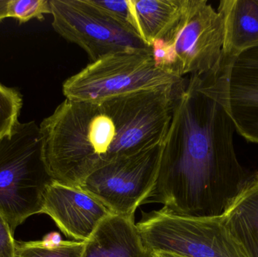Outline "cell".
<instances>
[{"label": "cell", "mask_w": 258, "mask_h": 257, "mask_svg": "<svg viewBox=\"0 0 258 257\" xmlns=\"http://www.w3.org/2000/svg\"><path fill=\"white\" fill-rule=\"evenodd\" d=\"M41 214L49 216L67 237L86 241L111 215L96 198L77 187L53 182L44 195Z\"/></svg>", "instance_id": "10"}, {"label": "cell", "mask_w": 258, "mask_h": 257, "mask_svg": "<svg viewBox=\"0 0 258 257\" xmlns=\"http://www.w3.org/2000/svg\"><path fill=\"white\" fill-rule=\"evenodd\" d=\"M0 257L15 256V241L8 223L0 216Z\"/></svg>", "instance_id": "19"}, {"label": "cell", "mask_w": 258, "mask_h": 257, "mask_svg": "<svg viewBox=\"0 0 258 257\" xmlns=\"http://www.w3.org/2000/svg\"><path fill=\"white\" fill-rule=\"evenodd\" d=\"M22 105L21 94L0 82V139L9 134L18 122Z\"/></svg>", "instance_id": "17"}, {"label": "cell", "mask_w": 258, "mask_h": 257, "mask_svg": "<svg viewBox=\"0 0 258 257\" xmlns=\"http://www.w3.org/2000/svg\"><path fill=\"white\" fill-rule=\"evenodd\" d=\"M184 0H134L142 39L151 46L177 21Z\"/></svg>", "instance_id": "14"}, {"label": "cell", "mask_w": 258, "mask_h": 257, "mask_svg": "<svg viewBox=\"0 0 258 257\" xmlns=\"http://www.w3.org/2000/svg\"><path fill=\"white\" fill-rule=\"evenodd\" d=\"M162 148L163 142L110 163L89 175L80 188L96 198L113 215L135 217L137 208L154 188Z\"/></svg>", "instance_id": "8"}, {"label": "cell", "mask_w": 258, "mask_h": 257, "mask_svg": "<svg viewBox=\"0 0 258 257\" xmlns=\"http://www.w3.org/2000/svg\"><path fill=\"white\" fill-rule=\"evenodd\" d=\"M94 7L123 27L132 34L142 39L141 29L138 24L134 0H87ZM144 42V41H143Z\"/></svg>", "instance_id": "15"}, {"label": "cell", "mask_w": 258, "mask_h": 257, "mask_svg": "<svg viewBox=\"0 0 258 257\" xmlns=\"http://www.w3.org/2000/svg\"><path fill=\"white\" fill-rule=\"evenodd\" d=\"M150 253L180 257H248L221 217H189L164 210L143 212L136 224Z\"/></svg>", "instance_id": "6"}, {"label": "cell", "mask_w": 258, "mask_h": 257, "mask_svg": "<svg viewBox=\"0 0 258 257\" xmlns=\"http://www.w3.org/2000/svg\"><path fill=\"white\" fill-rule=\"evenodd\" d=\"M42 241L50 247H57L63 244L64 241L61 239V237L58 232H53L45 235Z\"/></svg>", "instance_id": "20"}, {"label": "cell", "mask_w": 258, "mask_h": 257, "mask_svg": "<svg viewBox=\"0 0 258 257\" xmlns=\"http://www.w3.org/2000/svg\"><path fill=\"white\" fill-rule=\"evenodd\" d=\"M248 257H258V174L236 196L221 217Z\"/></svg>", "instance_id": "13"}, {"label": "cell", "mask_w": 258, "mask_h": 257, "mask_svg": "<svg viewBox=\"0 0 258 257\" xmlns=\"http://www.w3.org/2000/svg\"><path fill=\"white\" fill-rule=\"evenodd\" d=\"M185 81L101 102L65 99L39 125L53 181L80 188L98 169L162 143Z\"/></svg>", "instance_id": "2"}, {"label": "cell", "mask_w": 258, "mask_h": 257, "mask_svg": "<svg viewBox=\"0 0 258 257\" xmlns=\"http://www.w3.org/2000/svg\"><path fill=\"white\" fill-rule=\"evenodd\" d=\"M223 44L224 24L219 12L206 0H184L178 19L150 48L158 68L183 78L218 69Z\"/></svg>", "instance_id": "4"}, {"label": "cell", "mask_w": 258, "mask_h": 257, "mask_svg": "<svg viewBox=\"0 0 258 257\" xmlns=\"http://www.w3.org/2000/svg\"><path fill=\"white\" fill-rule=\"evenodd\" d=\"M85 241H66L50 247L39 241H15L16 257H81Z\"/></svg>", "instance_id": "16"}, {"label": "cell", "mask_w": 258, "mask_h": 257, "mask_svg": "<svg viewBox=\"0 0 258 257\" xmlns=\"http://www.w3.org/2000/svg\"><path fill=\"white\" fill-rule=\"evenodd\" d=\"M48 14H51L50 0H9L8 3V18H14L20 24L33 19L43 21Z\"/></svg>", "instance_id": "18"}, {"label": "cell", "mask_w": 258, "mask_h": 257, "mask_svg": "<svg viewBox=\"0 0 258 257\" xmlns=\"http://www.w3.org/2000/svg\"><path fill=\"white\" fill-rule=\"evenodd\" d=\"M190 82L224 107L239 135L258 143V47L221 62L213 72L192 75Z\"/></svg>", "instance_id": "7"}, {"label": "cell", "mask_w": 258, "mask_h": 257, "mask_svg": "<svg viewBox=\"0 0 258 257\" xmlns=\"http://www.w3.org/2000/svg\"><path fill=\"white\" fill-rule=\"evenodd\" d=\"M234 125L224 107L186 80L177 92L154 188L142 205L166 212L219 217L252 178L235 150Z\"/></svg>", "instance_id": "1"}, {"label": "cell", "mask_w": 258, "mask_h": 257, "mask_svg": "<svg viewBox=\"0 0 258 257\" xmlns=\"http://www.w3.org/2000/svg\"><path fill=\"white\" fill-rule=\"evenodd\" d=\"M186 81L156 66L151 48L121 51L92 62L68 78L62 91L66 99L101 102L134 94L174 89Z\"/></svg>", "instance_id": "5"}, {"label": "cell", "mask_w": 258, "mask_h": 257, "mask_svg": "<svg viewBox=\"0 0 258 257\" xmlns=\"http://www.w3.org/2000/svg\"><path fill=\"white\" fill-rule=\"evenodd\" d=\"M8 3L9 0H0V22L8 18Z\"/></svg>", "instance_id": "21"}, {"label": "cell", "mask_w": 258, "mask_h": 257, "mask_svg": "<svg viewBox=\"0 0 258 257\" xmlns=\"http://www.w3.org/2000/svg\"><path fill=\"white\" fill-rule=\"evenodd\" d=\"M81 257H152L140 236L135 217L111 215L85 241Z\"/></svg>", "instance_id": "11"}, {"label": "cell", "mask_w": 258, "mask_h": 257, "mask_svg": "<svg viewBox=\"0 0 258 257\" xmlns=\"http://www.w3.org/2000/svg\"><path fill=\"white\" fill-rule=\"evenodd\" d=\"M50 6L54 31L84 50L92 62L114 53L150 48L87 0H50Z\"/></svg>", "instance_id": "9"}, {"label": "cell", "mask_w": 258, "mask_h": 257, "mask_svg": "<svg viewBox=\"0 0 258 257\" xmlns=\"http://www.w3.org/2000/svg\"><path fill=\"white\" fill-rule=\"evenodd\" d=\"M53 182L39 125L18 121L0 139V216L13 235L28 217L41 214L44 195Z\"/></svg>", "instance_id": "3"}, {"label": "cell", "mask_w": 258, "mask_h": 257, "mask_svg": "<svg viewBox=\"0 0 258 257\" xmlns=\"http://www.w3.org/2000/svg\"><path fill=\"white\" fill-rule=\"evenodd\" d=\"M152 257H180L171 253H164V252H156L152 253Z\"/></svg>", "instance_id": "22"}, {"label": "cell", "mask_w": 258, "mask_h": 257, "mask_svg": "<svg viewBox=\"0 0 258 257\" xmlns=\"http://www.w3.org/2000/svg\"><path fill=\"white\" fill-rule=\"evenodd\" d=\"M218 12L224 24L221 62L258 47V0H221Z\"/></svg>", "instance_id": "12"}]
</instances>
